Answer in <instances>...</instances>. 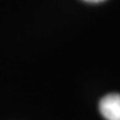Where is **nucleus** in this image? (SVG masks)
Listing matches in <instances>:
<instances>
[{
    "instance_id": "1",
    "label": "nucleus",
    "mask_w": 120,
    "mask_h": 120,
    "mask_svg": "<svg viewBox=\"0 0 120 120\" xmlns=\"http://www.w3.org/2000/svg\"><path fill=\"white\" fill-rule=\"evenodd\" d=\"M99 110L106 120H120V94L105 95L100 100Z\"/></svg>"
},
{
    "instance_id": "2",
    "label": "nucleus",
    "mask_w": 120,
    "mask_h": 120,
    "mask_svg": "<svg viewBox=\"0 0 120 120\" xmlns=\"http://www.w3.org/2000/svg\"><path fill=\"white\" fill-rule=\"evenodd\" d=\"M86 2H90V3H99V2H102L105 1V0H84Z\"/></svg>"
}]
</instances>
